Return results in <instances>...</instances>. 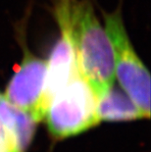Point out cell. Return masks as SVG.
Returning a JSON list of instances; mask_svg holds the SVG:
<instances>
[{
    "mask_svg": "<svg viewBox=\"0 0 151 152\" xmlns=\"http://www.w3.org/2000/svg\"><path fill=\"white\" fill-rule=\"evenodd\" d=\"M37 122L0 92V152H25Z\"/></svg>",
    "mask_w": 151,
    "mask_h": 152,
    "instance_id": "cell-6",
    "label": "cell"
},
{
    "mask_svg": "<svg viewBox=\"0 0 151 152\" xmlns=\"http://www.w3.org/2000/svg\"><path fill=\"white\" fill-rule=\"evenodd\" d=\"M47 63L31 54L25 55L18 70L9 82L5 98L13 106L40 121L38 108L45 82Z\"/></svg>",
    "mask_w": 151,
    "mask_h": 152,
    "instance_id": "cell-5",
    "label": "cell"
},
{
    "mask_svg": "<svg viewBox=\"0 0 151 152\" xmlns=\"http://www.w3.org/2000/svg\"><path fill=\"white\" fill-rule=\"evenodd\" d=\"M44 118L50 132L59 138L81 134L100 123L97 99L78 63L69 82L50 101Z\"/></svg>",
    "mask_w": 151,
    "mask_h": 152,
    "instance_id": "cell-2",
    "label": "cell"
},
{
    "mask_svg": "<svg viewBox=\"0 0 151 152\" xmlns=\"http://www.w3.org/2000/svg\"><path fill=\"white\" fill-rule=\"evenodd\" d=\"M70 1L71 0H63L58 9L61 37L53 47L49 60L46 62L45 82L38 108L40 120L44 119L50 101L69 82L77 66L70 26Z\"/></svg>",
    "mask_w": 151,
    "mask_h": 152,
    "instance_id": "cell-4",
    "label": "cell"
},
{
    "mask_svg": "<svg viewBox=\"0 0 151 152\" xmlns=\"http://www.w3.org/2000/svg\"><path fill=\"white\" fill-rule=\"evenodd\" d=\"M71 34L76 60L96 99L115 85L114 51L89 0L70 1Z\"/></svg>",
    "mask_w": 151,
    "mask_h": 152,
    "instance_id": "cell-1",
    "label": "cell"
},
{
    "mask_svg": "<svg viewBox=\"0 0 151 152\" xmlns=\"http://www.w3.org/2000/svg\"><path fill=\"white\" fill-rule=\"evenodd\" d=\"M105 31L114 51L115 77L145 118L150 116V75L131 44L121 15H105Z\"/></svg>",
    "mask_w": 151,
    "mask_h": 152,
    "instance_id": "cell-3",
    "label": "cell"
},
{
    "mask_svg": "<svg viewBox=\"0 0 151 152\" xmlns=\"http://www.w3.org/2000/svg\"><path fill=\"white\" fill-rule=\"evenodd\" d=\"M97 114L101 121H131L145 118L125 92L114 86L97 98Z\"/></svg>",
    "mask_w": 151,
    "mask_h": 152,
    "instance_id": "cell-7",
    "label": "cell"
}]
</instances>
